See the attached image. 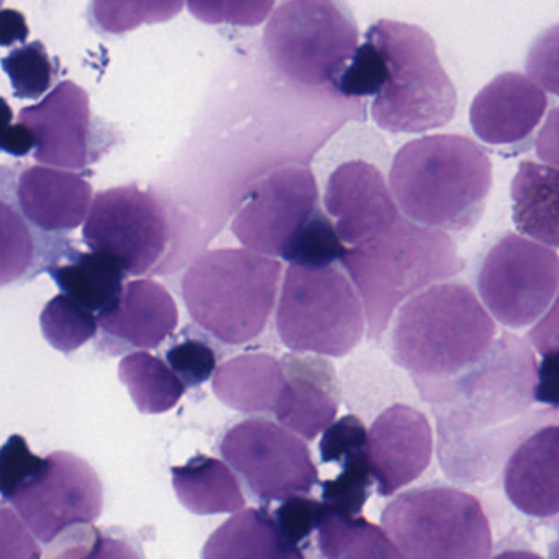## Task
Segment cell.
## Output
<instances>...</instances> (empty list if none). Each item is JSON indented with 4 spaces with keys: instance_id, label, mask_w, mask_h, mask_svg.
Masks as SVG:
<instances>
[{
    "instance_id": "7",
    "label": "cell",
    "mask_w": 559,
    "mask_h": 559,
    "mask_svg": "<svg viewBox=\"0 0 559 559\" xmlns=\"http://www.w3.org/2000/svg\"><path fill=\"white\" fill-rule=\"evenodd\" d=\"M381 525L407 559H489L492 530L479 499L433 484L402 492Z\"/></svg>"
},
{
    "instance_id": "49",
    "label": "cell",
    "mask_w": 559,
    "mask_h": 559,
    "mask_svg": "<svg viewBox=\"0 0 559 559\" xmlns=\"http://www.w3.org/2000/svg\"><path fill=\"white\" fill-rule=\"evenodd\" d=\"M28 35H31V31H28L25 15L15 9H4L0 15V45L9 48L17 44H25Z\"/></svg>"
},
{
    "instance_id": "33",
    "label": "cell",
    "mask_w": 559,
    "mask_h": 559,
    "mask_svg": "<svg viewBox=\"0 0 559 559\" xmlns=\"http://www.w3.org/2000/svg\"><path fill=\"white\" fill-rule=\"evenodd\" d=\"M346 247L336 231L335 224L320 209L300 228L283 253L290 266L330 267L342 261Z\"/></svg>"
},
{
    "instance_id": "11",
    "label": "cell",
    "mask_w": 559,
    "mask_h": 559,
    "mask_svg": "<svg viewBox=\"0 0 559 559\" xmlns=\"http://www.w3.org/2000/svg\"><path fill=\"white\" fill-rule=\"evenodd\" d=\"M83 238L94 253L116 258L129 276H143L158 266L168 250L171 225L152 192L122 186L96 195Z\"/></svg>"
},
{
    "instance_id": "8",
    "label": "cell",
    "mask_w": 559,
    "mask_h": 559,
    "mask_svg": "<svg viewBox=\"0 0 559 559\" xmlns=\"http://www.w3.org/2000/svg\"><path fill=\"white\" fill-rule=\"evenodd\" d=\"M281 289L276 326L290 352L342 358L359 345L365 307L338 267L289 266Z\"/></svg>"
},
{
    "instance_id": "12",
    "label": "cell",
    "mask_w": 559,
    "mask_h": 559,
    "mask_svg": "<svg viewBox=\"0 0 559 559\" xmlns=\"http://www.w3.org/2000/svg\"><path fill=\"white\" fill-rule=\"evenodd\" d=\"M221 451L261 502L307 496L319 483L309 447L287 428L264 418L234 425L225 433Z\"/></svg>"
},
{
    "instance_id": "38",
    "label": "cell",
    "mask_w": 559,
    "mask_h": 559,
    "mask_svg": "<svg viewBox=\"0 0 559 559\" xmlns=\"http://www.w3.org/2000/svg\"><path fill=\"white\" fill-rule=\"evenodd\" d=\"M166 361L186 388H199L217 372V353L198 336L178 340L166 352Z\"/></svg>"
},
{
    "instance_id": "6",
    "label": "cell",
    "mask_w": 559,
    "mask_h": 559,
    "mask_svg": "<svg viewBox=\"0 0 559 559\" xmlns=\"http://www.w3.org/2000/svg\"><path fill=\"white\" fill-rule=\"evenodd\" d=\"M366 40L381 50L389 71L371 106L378 127L392 133H424L454 119L456 87L430 34L417 25L382 19L369 27Z\"/></svg>"
},
{
    "instance_id": "20",
    "label": "cell",
    "mask_w": 559,
    "mask_h": 559,
    "mask_svg": "<svg viewBox=\"0 0 559 559\" xmlns=\"http://www.w3.org/2000/svg\"><path fill=\"white\" fill-rule=\"evenodd\" d=\"M178 323L175 299L152 280L130 281L119 304L99 316V329L112 355L132 348H158Z\"/></svg>"
},
{
    "instance_id": "43",
    "label": "cell",
    "mask_w": 559,
    "mask_h": 559,
    "mask_svg": "<svg viewBox=\"0 0 559 559\" xmlns=\"http://www.w3.org/2000/svg\"><path fill=\"white\" fill-rule=\"evenodd\" d=\"M273 0L263 2H188L189 12L207 24L260 25L274 9Z\"/></svg>"
},
{
    "instance_id": "47",
    "label": "cell",
    "mask_w": 559,
    "mask_h": 559,
    "mask_svg": "<svg viewBox=\"0 0 559 559\" xmlns=\"http://www.w3.org/2000/svg\"><path fill=\"white\" fill-rule=\"evenodd\" d=\"M536 155L546 166L559 169V107L546 117L545 126L536 136Z\"/></svg>"
},
{
    "instance_id": "19",
    "label": "cell",
    "mask_w": 559,
    "mask_h": 559,
    "mask_svg": "<svg viewBox=\"0 0 559 559\" xmlns=\"http://www.w3.org/2000/svg\"><path fill=\"white\" fill-rule=\"evenodd\" d=\"M286 388L277 402V420L304 440L332 427L340 407V385L332 362L319 356L286 355Z\"/></svg>"
},
{
    "instance_id": "10",
    "label": "cell",
    "mask_w": 559,
    "mask_h": 559,
    "mask_svg": "<svg viewBox=\"0 0 559 559\" xmlns=\"http://www.w3.org/2000/svg\"><path fill=\"white\" fill-rule=\"evenodd\" d=\"M477 289L487 312L509 329L535 326L559 293V257L545 245L506 234L480 264Z\"/></svg>"
},
{
    "instance_id": "3",
    "label": "cell",
    "mask_w": 559,
    "mask_h": 559,
    "mask_svg": "<svg viewBox=\"0 0 559 559\" xmlns=\"http://www.w3.org/2000/svg\"><path fill=\"white\" fill-rule=\"evenodd\" d=\"M389 186L407 221L444 234L466 231L483 217L492 165L466 136H424L399 150Z\"/></svg>"
},
{
    "instance_id": "13",
    "label": "cell",
    "mask_w": 559,
    "mask_h": 559,
    "mask_svg": "<svg viewBox=\"0 0 559 559\" xmlns=\"http://www.w3.org/2000/svg\"><path fill=\"white\" fill-rule=\"evenodd\" d=\"M9 502L35 538L51 545L81 525H93L104 507V487L94 467L68 451L48 454L44 469L19 487Z\"/></svg>"
},
{
    "instance_id": "25",
    "label": "cell",
    "mask_w": 559,
    "mask_h": 559,
    "mask_svg": "<svg viewBox=\"0 0 559 559\" xmlns=\"http://www.w3.org/2000/svg\"><path fill=\"white\" fill-rule=\"evenodd\" d=\"M510 192L516 230L536 243L559 248V169L520 163Z\"/></svg>"
},
{
    "instance_id": "30",
    "label": "cell",
    "mask_w": 559,
    "mask_h": 559,
    "mask_svg": "<svg viewBox=\"0 0 559 559\" xmlns=\"http://www.w3.org/2000/svg\"><path fill=\"white\" fill-rule=\"evenodd\" d=\"M27 218L15 205L2 201L0 204V281L2 286L15 281L34 277L37 270H44L38 263L37 238L27 224Z\"/></svg>"
},
{
    "instance_id": "51",
    "label": "cell",
    "mask_w": 559,
    "mask_h": 559,
    "mask_svg": "<svg viewBox=\"0 0 559 559\" xmlns=\"http://www.w3.org/2000/svg\"><path fill=\"white\" fill-rule=\"evenodd\" d=\"M549 559H559V535L556 536L555 542L549 545Z\"/></svg>"
},
{
    "instance_id": "31",
    "label": "cell",
    "mask_w": 559,
    "mask_h": 559,
    "mask_svg": "<svg viewBox=\"0 0 559 559\" xmlns=\"http://www.w3.org/2000/svg\"><path fill=\"white\" fill-rule=\"evenodd\" d=\"M48 559H143L139 542L122 530L81 525L51 543Z\"/></svg>"
},
{
    "instance_id": "41",
    "label": "cell",
    "mask_w": 559,
    "mask_h": 559,
    "mask_svg": "<svg viewBox=\"0 0 559 559\" xmlns=\"http://www.w3.org/2000/svg\"><path fill=\"white\" fill-rule=\"evenodd\" d=\"M530 80L559 97V24L543 31L526 55Z\"/></svg>"
},
{
    "instance_id": "40",
    "label": "cell",
    "mask_w": 559,
    "mask_h": 559,
    "mask_svg": "<svg viewBox=\"0 0 559 559\" xmlns=\"http://www.w3.org/2000/svg\"><path fill=\"white\" fill-rule=\"evenodd\" d=\"M325 512V502H319V500L306 496H294L284 500L277 507L276 512H274V520H276L281 532L294 545L299 546L313 532H317Z\"/></svg>"
},
{
    "instance_id": "22",
    "label": "cell",
    "mask_w": 559,
    "mask_h": 559,
    "mask_svg": "<svg viewBox=\"0 0 559 559\" xmlns=\"http://www.w3.org/2000/svg\"><path fill=\"white\" fill-rule=\"evenodd\" d=\"M93 188L83 176L64 169L31 166L17 182V207L28 224L45 234L80 227L93 207Z\"/></svg>"
},
{
    "instance_id": "42",
    "label": "cell",
    "mask_w": 559,
    "mask_h": 559,
    "mask_svg": "<svg viewBox=\"0 0 559 559\" xmlns=\"http://www.w3.org/2000/svg\"><path fill=\"white\" fill-rule=\"evenodd\" d=\"M369 431L356 415H345L326 428L320 440L323 463H343L346 457L368 451Z\"/></svg>"
},
{
    "instance_id": "1",
    "label": "cell",
    "mask_w": 559,
    "mask_h": 559,
    "mask_svg": "<svg viewBox=\"0 0 559 559\" xmlns=\"http://www.w3.org/2000/svg\"><path fill=\"white\" fill-rule=\"evenodd\" d=\"M536 381L538 366L528 343L512 333H503L486 358L469 371L421 391L437 412L438 454L450 476L456 473L466 453L469 464L473 451H477L474 464H479L484 437L489 438L492 450L490 428L510 424L523 415L535 402Z\"/></svg>"
},
{
    "instance_id": "32",
    "label": "cell",
    "mask_w": 559,
    "mask_h": 559,
    "mask_svg": "<svg viewBox=\"0 0 559 559\" xmlns=\"http://www.w3.org/2000/svg\"><path fill=\"white\" fill-rule=\"evenodd\" d=\"M45 340L61 353H73L97 335L99 317L68 294L48 300L40 316Z\"/></svg>"
},
{
    "instance_id": "18",
    "label": "cell",
    "mask_w": 559,
    "mask_h": 559,
    "mask_svg": "<svg viewBox=\"0 0 559 559\" xmlns=\"http://www.w3.org/2000/svg\"><path fill=\"white\" fill-rule=\"evenodd\" d=\"M548 109L542 87L520 73H503L479 91L469 120L480 142L493 148H515L532 140Z\"/></svg>"
},
{
    "instance_id": "45",
    "label": "cell",
    "mask_w": 559,
    "mask_h": 559,
    "mask_svg": "<svg viewBox=\"0 0 559 559\" xmlns=\"http://www.w3.org/2000/svg\"><path fill=\"white\" fill-rule=\"evenodd\" d=\"M535 402L551 408H559V352L542 356V362L538 365Z\"/></svg>"
},
{
    "instance_id": "35",
    "label": "cell",
    "mask_w": 559,
    "mask_h": 559,
    "mask_svg": "<svg viewBox=\"0 0 559 559\" xmlns=\"http://www.w3.org/2000/svg\"><path fill=\"white\" fill-rule=\"evenodd\" d=\"M185 2H93L91 24L107 34H126L142 24H155L176 17Z\"/></svg>"
},
{
    "instance_id": "36",
    "label": "cell",
    "mask_w": 559,
    "mask_h": 559,
    "mask_svg": "<svg viewBox=\"0 0 559 559\" xmlns=\"http://www.w3.org/2000/svg\"><path fill=\"white\" fill-rule=\"evenodd\" d=\"M342 467L335 479L323 483V502L345 515L359 516L374 484L368 451L346 457Z\"/></svg>"
},
{
    "instance_id": "17",
    "label": "cell",
    "mask_w": 559,
    "mask_h": 559,
    "mask_svg": "<svg viewBox=\"0 0 559 559\" xmlns=\"http://www.w3.org/2000/svg\"><path fill=\"white\" fill-rule=\"evenodd\" d=\"M433 456L430 421L411 405L385 408L369 428L368 457L376 490L394 496L428 469Z\"/></svg>"
},
{
    "instance_id": "15",
    "label": "cell",
    "mask_w": 559,
    "mask_h": 559,
    "mask_svg": "<svg viewBox=\"0 0 559 559\" xmlns=\"http://www.w3.org/2000/svg\"><path fill=\"white\" fill-rule=\"evenodd\" d=\"M19 122L34 133L40 165L80 171L106 152V142L94 129L90 96L73 81H63L44 100L22 109Z\"/></svg>"
},
{
    "instance_id": "34",
    "label": "cell",
    "mask_w": 559,
    "mask_h": 559,
    "mask_svg": "<svg viewBox=\"0 0 559 559\" xmlns=\"http://www.w3.org/2000/svg\"><path fill=\"white\" fill-rule=\"evenodd\" d=\"M17 99H40L57 80V67L41 41L14 48L2 60Z\"/></svg>"
},
{
    "instance_id": "9",
    "label": "cell",
    "mask_w": 559,
    "mask_h": 559,
    "mask_svg": "<svg viewBox=\"0 0 559 559\" xmlns=\"http://www.w3.org/2000/svg\"><path fill=\"white\" fill-rule=\"evenodd\" d=\"M359 32L348 5L332 0H289L264 31L276 70L299 86H335L358 51Z\"/></svg>"
},
{
    "instance_id": "5",
    "label": "cell",
    "mask_w": 559,
    "mask_h": 559,
    "mask_svg": "<svg viewBox=\"0 0 559 559\" xmlns=\"http://www.w3.org/2000/svg\"><path fill=\"white\" fill-rule=\"evenodd\" d=\"M283 264L250 250L222 248L192 263L182 280L189 316L225 345H245L266 329Z\"/></svg>"
},
{
    "instance_id": "4",
    "label": "cell",
    "mask_w": 559,
    "mask_h": 559,
    "mask_svg": "<svg viewBox=\"0 0 559 559\" xmlns=\"http://www.w3.org/2000/svg\"><path fill=\"white\" fill-rule=\"evenodd\" d=\"M343 267L365 307L368 336L378 340L408 299L464 270L450 235L405 217L382 237L349 248Z\"/></svg>"
},
{
    "instance_id": "39",
    "label": "cell",
    "mask_w": 559,
    "mask_h": 559,
    "mask_svg": "<svg viewBox=\"0 0 559 559\" xmlns=\"http://www.w3.org/2000/svg\"><path fill=\"white\" fill-rule=\"evenodd\" d=\"M47 457L38 456L22 435H12L0 451V492L5 502L15 490L44 469Z\"/></svg>"
},
{
    "instance_id": "29",
    "label": "cell",
    "mask_w": 559,
    "mask_h": 559,
    "mask_svg": "<svg viewBox=\"0 0 559 559\" xmlns=\"http://www.w3.org/2000/svg\"><path fill=\"white\" fill-rule=\"evenodd\" d=\"M119 378L142 414H165L181 401L185 382L163 359L146 352L130 353L119 365Z\"/></svg>"
},
{
    "instance_id": "48",
    "label": "cell",
    "mask_w": 559,
    "mask_h": 559,
    "mask_svg": "<svg viewBox=\"0 0 559 559\" xmlns=\"http://www.w3.org/2000/svg\"><path fill=\"white\" fill-rule=\"evenodd\" d=\"M2 152L15 158H24L32 150L37 148V140L34 133L24 123H5L2 139H0Z\"/></svg>"
},
{
    "instance_id": "2",
    "label": "cell",
    "mask_w": 559,
    "mask_h": 559,
    "mask_svg": "<svg viewBox=\"0 0 559 559\" xmlns=\"http://www.w3.org/2000/svg\"><path fill=\"white\" fill-rule=\"evenodd\" d=\"M497 326L469 286L443 283L417 294L392 319L391 353L418 389L453 381L483 361Z\"/></svg>"
},
{
    "instance_id": "46",
    "label": "cell",
    "mask_w": 559,
    "mask_h": 559,
    "mask_svg": "<svg viewBox=\"0 0 559 559\" xmlns=\"http://www.w3.org/2000/svg\"><path fill=\"white\" fill-rule=\"evenodd\" d=\"M528 340L542 356L559 352V293L548 313L530 330Z\"/></svg>"
},
{
    "instance_id": "44",
    "label": "cell",
    "mask_w": 559,
    "mask_h": 559,
    "mask_svg": "<svg viewBox=\"0 0 559 559\" xmlns=\"http://www.w3.org/2000/svg\"><path fill=\"white\" fill-rule=\"evenodd\" d=\"M32 535L34 533L14 510L2 507L0 510L2 559H41V548Z\"/></svg>"
},
{
    "instance_id": "27",
    "label": "cell",
    "mask_w": 559,
    "mask_h": 559,
    "mask_svg": "<svg viewBox=\"0 0 559 559\" xmlns=\"http://www.w3.org/2000/svg\"><path fill=\"white\" fill-rule=\"evenodd\" d=\"M48 273L63 294L97 317L119 304L126 289L123 281L129 276L116 258L94 251L74 253L67 264H57Z\"/></svg>"
},
{
    "instance_id": "14",
    "label": "cell",
    "mask_w": 559,
    "mask_h": 559,
    "mask_svg": "<svg viewBox=\"0 0 559 559\" xmlns=\"http://www.w3.org/2000/svg\"><path fill=\"white\" fill-rule=\"evenodd\" d=\"M317 209L319 188L312 171L287 166L260 182L234 218L231 231L247 250L276 260Z\"/></svg>"
},
{
    "instance_id": "21",
    "label": "cell",
    "mask_w": 559,
    "mask_h": 559,
    "mask_svg": "<svg viewBox=\"0 0 559 559\" xmlns=\"http://www.w3.org/2000/svg\"><path fill=\"white\" fill-rule=\"evenodd\" d=\"M503 490L525 515H559V425L538 428L512 451L503 471Z\"/></svg>"
},
{
    "instance_id": "28",
    "label": "cell",
    "mask_w": 559,
    "mask_h": 559,
    "mask_svg": "<svg viewBox=\"0 0 559 559\" xmlns=\"http://www.w3.org/2000/svg\"><path fill=\"white\" fill-rule=\"evenodd\" d=\"M323 559H407L381 526L326 506L317 528Z\"/></svg>"
},
{
    "instance_id": "24",
    "label": "cell",
    "mask_w": 559,
    "mask_h": 559,
    "mask_svg": "<svg viewBox=\"0 0 559 559\" xmlns=\"http://www.w3.org/2000/svg\"><path fill=\"white\" fill-rule=\"evenodd\" d=\"M202 559H306L266 510L245 509L218 526Z\"/></svg>"
},
{
    "instance_id": "16",
    "label": "cell",
    "mask_w": 559,
    "mask_h": 559,
    "mask_svg": "<svg viewBox=\"0 0 559 559\" xmlns=\"http://www.w3.org/2000/svg\"><path fill=\"white\" fill-rule=\"evenodd\" d=\"M323 205L343 243L352 248L382 237L401 218L384 176L361 159L343 163L332 173Z\"/></svg>"
},
{
    "instance_id": "26",
    "label": "cell",
    "mask_w": 559,
    "mask_h": 559,
    "mask_svg": "<svg viewBox=\"0 0 559 559\" xmlns=\"http://www.w3.org/2000/svg\"><path fill=\"white\" fill-rule=\"evenodd\" d=\"M171 476L179 502L195 515L237 513L245 507L237 476L217 457L198 454L173 467Z\"/></svg>"
},
{
    "instance_id": "50",
    "label": "cell",
    "mask_w": 559,
    "mask_h": 559,
    "mask_svg": "<svg viewBox=\"0 0 559 559\" xmlns=\"http://www.w3.org/2000/svg\"><path fill=\"white\" fill-rule=\"evenodd\" d=\"M492 559H546L543 558L538 552L530 551V549L523 548H513L506 549V551L499 552V555L493 556Z\"/></svg>"
},
{
    "instance_id": "23",
    "label": "cell",
    "mask_w": 559,
    "mask_h": 559,
    "mask_svg": "<svg viewBox=\"0 0 559 559\" xmlns=\"http://www.w3.org/2000/svg\"><path fill=\"white\" fill-rule=\"evenodd\" d=\"M286 382L280 359L267 353H245L217 369L212 388L227 407L243 414H263L276 411Z\"/></svg>"
},
{
    "instance_id": "37",
    "label": "cell",
    "mask_w": 559,
    "mask_h": 559,
    "mask_svg": "<svg viewBox=\"0 0 559 559\" xmlns=\"http://www.w3.org/2000/svg\"><path fill=\"white\" fill-rule=\"evenodd\" d=\"M388 74L384 55L371 40H366L333 87L348 99L376 97L385 86Z\"/></svg>"
}]
</instances>
